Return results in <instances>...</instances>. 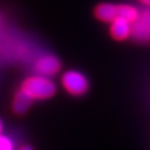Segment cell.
<instances>
[{"instance_id":"obj_1","label":"cell","mask_w":150,"mask_h":150,"mask_svg":"<svg viewBox=\"0 0 150 150\" xmlns=\"http://www.w3.org/2000/svg\"><path fill=\"white\" fill-rule=\"evenodd\" d=\"M21 89L32 100L39 99H48L56 93V85L49 77L46 76H33L28 78L22 83Z\"/></svg>"},{"instance_id":"obj_2","label":"cell","mask_w":150,"mask_h":150,"mask_svg":"<svg viewBox=\"0 0 150 150\" xmlns=\"http://www.w3.org/2000/svg\"><path fill=\"white\" fill-rule=\"evenodd\" d=\"M61 82L64 89L74 96L85 95L89 88V82L86 76L77 70H69L64 72L61 78Z\"/></svg>"},{"instance_id":"obj_3","label":"cell","mask_w":150,"mask_h":150,"mask_svg":"<svg viewBox=\"0 0 150 150\" xmlns=\"http://www.w3.org/2000/svg\"><path fill=\"white\" fill-rule=\"evenodd\" d=\"M36 70L41 76H54L60 70V61L52 54H43L36 61Z\"/></svg>"},{"instance_id":"obj_4","label":"cell","mask_w":150,"mask_h":150,"mask_svg":"<svg viewBox=\"0 0 150 150\" xmlns=\"http://www.w3.org/2000/svg\"><path fill=\"white\" fill-rule=\"evenodd\" d=\"M131 27L132 23H130L128 20L117 17L113 21H111L110 33L116 40H125L131 36Z\"/></svg>"},{"instance_id":"obj_5","label":"cell","mask_w":150,"mask_h":150,"mask_svg":"<svg viewBox=\"0 0 150 150\" xmlns=\"http://www.w3.org/2000/svg\"><path fill=\"white\" fill-rule=\"evenodd\" d=\"M131 37L139 42H150V22L140 17L132 23Z\"/></svg>"},{"instance_id":"obj_6","label":"cell","mask_w":150,"mask_h":150,"mask_svg":"<svg viewBox=\"0 0 150 150\" xmlns=\"http://www.w3.org/2000/svg\"><path fill=\"white\" fill-rule=\"evenodd\" d=\"M95 13L99 20L105 22H111L118 17V6L109 4V2H103L97 6Z\"/></svg>"},{"instance_id":"obj_7","label":"cell","mask_w":150,"mask_h":150,"mask_svg":"<svg viewBox=\"0 0 150 150\" xmlns=\"http://www.w3.org/2000/svg\"><path fill=\"white\" fill-rule=\"evenodd\" d=\"M33 101L30 97L28 96L25 91L20 89L16 93L15 100H13V110L17 113H25L29 107L31 106V102Z\"/></svg>"},{"instance_id":"obj_8","label":"cell","mask_w":150,"mask_h":150,"mask_svg":"<svg viewBox=\"0 0 150 150\" xmlns=\"http://www.w3.org/2000/svg\"><path fill=\"white\" fill-rule=\"evenodd\" d=\"M118 17L134 23L140 18L139 10L131 5H118Z\"/></svg>"},{"instance_id":"obj_9","label":"cell","mask_w":150,"mask_h":150,"mask_svg":"<svg viewBox=\"0 0 150 150\" xmlns=\"http://www.w3.org/2000/svg\"><path fill=\"white\" fill-rule=\"evenodd\" d=\"M0 150H15L13 141L4 134H0Z\"/></svg>"},{"instance_id":"obj_10","label":"cell","mask_w":150,"mask_h":150,"mask_svg":"<svg viewBox=\"0 0 150 150\" xmlns=\"http://www.w3.org/2000/svg\"><path fill=\"white\" fill-rule=\"evenodd\" d=\"M141 4H144L145 6H148V7H150V0H139Z\"/></svg>"},{"instance_id":"obj_11","label":"cell","mask_w":150,"mask_h":150,"mask_svg":"<svg viewBox=\"0 0 150 150\" xmlns=\"http://www.w3.org/2000/svg\"><path fill=\"white\" fill-rule=\"evenodd\" d=\"M19 150H32V148H31V147H29V146H25V147L20 148Z\"/></svg>"},{"instance_id":"obj_12","label":"cell","mask_w":150,"mask_h":150,"mask_svg":"<svg viewBox=\"0 0 150 150\" xmlns=\"http://www.w3.org/2000/svg\"><path fill=\"white\" fill-rule=\"evenodd\" d=\"M2 130H4V125H2V121L0 120V134H2Z\"/></svg>"}]
</instances>
